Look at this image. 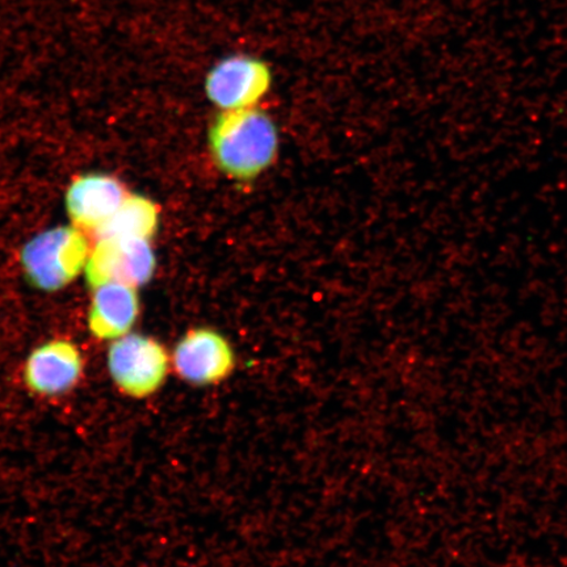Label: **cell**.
Returning <instances> with one entry per match:
<instances>
[{
    "label": "cell",
    "mask_w": 567,
    "mask_h": 567,
    "mask_svg": "<svg viewBox=\"0 0 567 567\" xmlns=\"http://www.w3.org/2000/svg\"><path fill=\"white\" fill-rule=\"evenodd\" d=\"M213 161L231 179L247 182L265 173L278 157L279 134L265 111H223L209 127Z\"/></svg>",
    "instance_id": "obj_1"
},
{
    "label": "cell",
    "mask_w": 567,
    "mask_h": 567,
    "mask_svg": "<svg viewBox=\"0 0 567 567\" xmlns=\"http://www.w3.org/2000/svg\"><path fill=\"white\" fill-rule=\"evenodd\" d=\"M91 247L87 233L74 225L56 226L21 247L20 266L33 288L59 292L84 272Z\"/></svg>",
    "instance_id": "obj_2"
},
{
    "label": "cell",
    "mask_w": 567,
    "mask_h": 567,
    "mask_svg": "<svg viewBox=\"0 0 567 567\" xmlns=\"http://www.w3.org/2000/svg\"><path fill=\"white\" fill-rule=\"evenodd\" d=\"M106 371L113 385L127 399H151L166 384L172 354L159 340L130 332L111 342Z\"/></svg>",
    "instance_id": "obj_3"
},
{
    "label": "cell",
    "mask_w": 567,
    "mask_h": 567,
    "mask_svg": "<svg viewBox=\"0 0 567 567\" xmlns=\"http://www.w3.org/2000/svg\"><path fill=\"white\" fill-rule=\"evenodd\" d=\"M272 86V70L259 56L236 53L224 56L205 76V94L223 111L251 109Z\"/></svg>",
    "instance_id": "obj_4"
},
{
    "label": "cell",
    "mask_w": 567,
    "mask_h": 567,
    "mask_svg": "<svg viewBox=\"0 0 567 567\" xmlns=\"http://www.w3.org/2000/svg\"><path fill=\"white\" fill-rule=\"evenodd\" d=\"M236 364L229 340L209 328L188 330L172 353L176 378L195 388L221 384L230 378Z\"/></svg>",
    "instance_id": "obj_5"
},
{
    "label": "cell",
    "mask_w": 567,
    "mask_h": 567,
    "mask_svg": "<svg viewBox=\"0 0 567 567\" xmlns=\"http://www.w3.org/2000/svg\"><path fill=\"white\" fill-rule=\"evenodd\" d=\"M157 269L151 240L96 238L91 247L84 276L89 287L120 282L134 288L145 286Z\"/></svg>",
    "instance_id": "obj_6"
},
{
    "label": "cell",
    "mask_w": 567,
    "mask_h": 567,
    "mask_svg": "<svg viewBox=\"0 0 567 567\" xmlns=\"http://www.w3.org/2000/svg\"><path fill=\"white\" fill-rule=\"evenodd\" d=\"M83 374L84 359L78 346L68 339H52L30 353L21 379L32 394L55 399L80 385Z\"/></svg>",
    "instance_id": "obj_7"
},
{
    "label": "cell",
    "mask_w": 567,
    "mask_h": 567,
    "mask_svg": "<svg viewBox=\"0 0 567 567\" xmlns=\"http://www.w3.org/2000/svg\"><path fill=\"white\" fill-rule=\"evenodd\" d=\"M127 194L124 184L109 174L89 173L74 177L65 195L71 225L96 236L115 215Z\"/></svg>",
    "instance_id": "obj_8"
},
{
    "label": "cell",
    "mask_w": 567,
    "mask_h": 567,
    "mask_svg": "<svg viewBox=\"0 0 567 567\" xmlns=\"http://www.w3.org/2000/svg\"><path fill=\"white\" fill-rule=\"evenodd\" d=\"M87 316L91 336L103 342H113L132 332L140 317L137 288L126 284H103L94 289Z\"/></svg>",
    "instance_id": "obj_9"
},
{
    "label": "cell",
    "mask_w": 567,
    "mask_h": 567,
    "mask_svg": "<svg viewBox=\"0 0 567 567\" xmlns=\"http://www.w3.org/2000/svg\"><path fill=\"white\" fill-rule=\"evenodd\" d=\"M159 207L151 198L127 194L115 215L97 231L95 238L151 240L159 226Z\"/></svg>",
    "instance_id": "obj_10"
}]
</instances>
